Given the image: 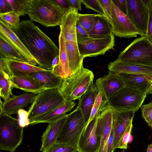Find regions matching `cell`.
I'll return each instance as SVG.
<instances>
[{"label": "cell", "mask_w": 152, "mask_h": 152, "mask_svg": "<svg viewBox=\"0 0 152 152\" xmlns=\"http://www.w3.org/2000/svg\"><path fill=\"white\" fill-rule=\"evenodd\" d=\"M113 3L124 14L127 13L126 0H112Z\"/></svg>", "instance_id": "cell-45"}, {"label": "cell", "mask_w": 152, "mask_h": 152, "mask_svg": "<svg viewBox=\"0 0 152 152\" xmlns=\"http://www.w3.org/2000/svg\"><path fill=\"white\" fill-rule=\"evenodd\" d=\"M72 8L77 10H82L81 0H69Z\"/></svg>", "instance_id": "cell-48"}, {"label": "cell", "mask_w": 152, "mask_h": 152, "mask_svg": "<svg viewBox=\"0 0 152 152\" xmlns=\"http://www.w3.org/2000/svg\"><path fill=\"white\" fill-rule=\"evenodd\" d=\"M132 128L133 124L132 122L122 136L117 147L116 149H127L128 144L131 143L133 140V137L131 134Z\"/></svg>", "instance_id": "cell-36"}, {"label": "cell", "mask_w": 152, "mask_h": 152, "mask_svg": "<svg viewBox=\"0 0 152 152\" xmlns=\"http://www.w3.org/2000/svg\"><path fill=\"white\" fill-rule=\"evenodd\" d=\"M113 113V110L109 107L97 118L96 132L100 141L98 152H107L108 139L112 127Z\"/></svg>", "instance_id": "cell-13"}, {"label": "cell", "mask_w": 152, "mask_h": 152, "mask_svg": "<svg viewBox=\"0 0 152 152\" xmlns=\"http://www.w3.org/2000/svg\"><path fill=\"white\" fill-rule=\"evenodd\" d=\"M98 90V92L95 98L89 119L85 127L92 121L97 118L102 111L109 107L107 100L102 92Z\"/></svg>", "instance_id": "cell-31"}, {"label": "cell", "mask_w": 152, "mask_h": 152, "mask_svg": "<svg viewBox=\"0 0 152 152\" xmlns=\"http://www.w3.org/2000/svg\"><path fill=\"white\" fill-rule=\"evenodd\" d=\"M72 152H80L78 150H76Z\"/></svg>", "instance_id": "cell-52"}, {"label": "cell", "mask_w": 152, "mask_h": 152, "mask_svg": "<svg viewBox=\"0 0 152 152\" xmlns=\"http://www.w3.org/2000/svg\"><path fill=\"white\" fill-rule=\"evenodd\" d=\"M24 128L18 119L6 113L0 107V149L13 152L22 142Z\"/></svg>", "instance_id": "cell-4"}, {"label": "cell", "mask_w": 152, "mask_h": 152, "mask_svg": "<svg viewBox=\"0 0 152 152\" xmlns=\"http://www.w3.org/2000/svg\"><path fill=\"white\" fill-rule=\"evenodd\" d=\"M98 14H78L77 22L89 34Z\"/></svg>", "instance_id": "cell-33"}, {"label": "cell", "mask_w": 152, "mask_h": 152, "mask_svg": "<svg viewBox=\"0 0 152 152\" xmlns=\"http://www.w3.org/2000/svg\"><path fill=\"white\" fill-rule=\"evenodd\" d=\"M77 42L80 55L84 58L104 55L108 50L113 48L115 40L114 35L112 33L104 37H90Z\"/></svg>", "instance_id": "cell-9"}, {"label": "cell", "mask_w": 152, "mask_h": 152, "mask_svg": "<svg viewBox=\"0 0 152 152\" xmlns=\"http://www.w3.org/2000/svg\"><path fill=\"white\" fill-rule=\"evenodd\" d=\"M98 92L95 83H93L88 90L78 99L77 107L80 109L83 115L86 125L89 119Z\"/></svg>", "instance_id": "cell-25"}, {"label": "cell", "mask_w": 152, "mask_h": 152, "mask_svg": "<svg viewBox=\"0 0 152 152\" xmlns=\"http://www.w3.org/2000/svg\"><path fill=\"white\" fill-rule=\"evenodd\" d=\"M19 124L20 126L24 128L30 125V120L28 111L21 109L17 113Z\"/></svg>", "instance_id": "cell-40"}, {"label": "cell", "mask_w": 152, "mask_h": 152, "mask_svg": "<svg viewBox=\"0 0 152 152\" xmlns=\"http://www.w3.org/2000/svg\"><path fill=\"white\" fill-rule=\"evenodd\" d=\"M93 72L82 65L75 74L63 79L59 91L66 101L78 99L93 83Z\"/></svg>", "instance_id": "cell-3"}, {"label": "cell", "mask_w": 152, "mask_h": 152, "mask_svg": "<svg viewBox=\"0 0 152 152\" xmlns=\"http://www.w3.org/2000/svg\"><path fill=\"white\" fill-rule=\"evenodd\" d=\"M59 88L45 90L39 93L28 110L30 120L45 114L66 102Z\"/></svg>", "instance_id": "cell-6"}, {"label": "cell", "mask_w": 152, "mask_h": 152, "mask_svg": "<svg viewBox=\"0 0 152 152\" xmlns=\"http://www.w3.org/2000/svg\"><path fill=\"white\" fill-rule=\"evenodd\" d=\"M147 152H152V144H151L148 146Z\"/></svg>", "instance_id": "cell-51"}, {"label": "cell", "mask_w": 152, "mask_h": 152, "mask_svg": "<svg viewBox=\"0 0 152 152\" xmlns=\"http://www.w3.org/2000/svg\"><path fill=\"white\" fill-rule=\"evenodd\" d=\"M54 1L65 12L72 8L69 0H54Z\"/></svg>", "instance_id": "cell-46"}, {"label": "cell", "mask_w": 152, "mask_h": 152, "mask_svg": "<svg viewBox=\"0 0 152 152\" xmlns=\"http://www.w3.org/2000/svg\"><path fill=\"white\" fill-rule=\"evenodd\" d=\"M147 7L149 9V18L146 36L152 42V0H150Z\"/></svg>", "instance_id": "cell-43"}, {"label": "cell", "mask_w": 152, "mask_h": 152, "mask_svg": "<svg viewBox=\"0 0 152 152\" xmlns=\"http://www.w3.org/2000/svg\"><path fill=\"white\" fill-rule=\"evenodd\" d=\"M11 77L8 73L0 71V96L4 101L7 100L13 95L12 91L13 87L10 80Z\"/></svg>", "instance_id": "cell-32"}, {"label": "cell", "mask_w": 152, "mask_h": 152, "mask_svg": "<svg viewBox=\"0 0 152 152\" xmlns=\"http://www.w3.org/2000/svg\"><path fill=\"white\" fill-rule=\"evenodd\" d=\"M59 61V56H56L53 60L52 62V70L55 68L58 65Z\"/></svg>", "instance_id": "cell-49"}, {"label": "cell", "mask_w": 152, "mask_h": 152, "mask_svg": "<svg viewBox=\"0 0 152 152\" xmlns=\"http://www.w3.org/2000/svg\"><path fill=\"white\" fill-rule=\"evenodd\" d=\"M66 46L69 66L73 74L83 65L84 58L80 55L77 42H66Z\"/></svg>", "instance_id": "cell-30"}, {"label": "cell", "mask_w": 152, "mask_h": 152, "mask_svg": "<svg viewBox=\"0 0 152 152\" xmlns=\"http://www.w3.org/2000/svg\"><path fill=\"white\" fill-rule=\"evenodd\" d=\"M112 33L120 38L137 37L140 34L126 15L123 13L112 1L111 15L109 19Z\"/></svg>", "instance_id": "cell-11"}, {"label": "cell", "mask_w": 152, "mask_h": 152, "mask_svg": "<svg viewBox=\"0 0 152 152\" xmlns=\"http://www.w3.org/2000/svg\"><path fill=\"white\" fill-rule=\"evenodd\" d=\"M78 11L72 8L66 12L59 25L60 32L64 37L65 41L77 42L76 36V26Z\"/></svg>", "instance_id": "cell-21"}, {"label": "cell", "mask_w": 152, "mask_h": 152, "mask_svg": "<svg viewBox=\"0 0 152 152\" xmlns=\"http://www.w3.org/2000/svg\"><path fill=\"white\" fill-rule=\"evenodd\" d=\"M0 33V34L4 37L26 58L29 64L35 66L38 65L37 60L14 32L11 27L1 19Z\"/></svg>", "instance_id": "cell-17"}, {"label": "cell", "mask_w": 152, "mask_h": 152, "mask_svg": "<svg viewBox=\"0 0 152 152\" xmlns=\"http://www.w3.org/2000/svg\"><path fill=\"white\" fill-rule=\"evenodd\" d=\"M25 77L34 80L45 89L59 88L63 80L51 70L32 72Z\"/></svg>", "instance_id": "cell-23"}, {"label": "cell", "mask_w": 152, "mask_h": 152, "mask_svg": "<svg viewBox=\"0 0 152 152\" xmlns=\"http://www.w3.org/2000/svg\"><path fill=\"white\" fill-rule=\"evenodd\" d=\"M109 71L152 75V66L124 62L118 58L108 64Z\"/></svg>", "instance_id": "cell-18"}, {"label": "cell", "mask_w": 152, "mask_h": 152, "mask_svg": "<svg viewBox=\"0 0 152 152\" xmlns=\"http://www.w3.org/2000/svg\"><path fill=\"white\" fill-rule=\"evenodd\" d=\"M95 84L108 99L115 94L125 87L122 78L117 73L109 71L108 73L96 80Z\"/></svg>", "instance_id": "cell-14"}, {"label": "cell", "mask_w": 152, "mask_h": 152, "mask_svg": "<svg viewBox=\"0 0 152 152\" xmlns=\"http://www.w3.org/2000/svg\"><path fill=\"white\" fill-rule=\"evenodd\" d=\"M0 19L10 26L12 28H17L20 23L19 15L14 11L0 14Z\"/></svg>", "instance_id": "cell-35"}, {"label": "cell", "mask_w": 152, "mask_h": 152, "mask_svg": "<svg viewBox=\"0 0 152 152\" xmlns=\"http://www.w3.org/2000/svg\"><path fill=\"white\" fill-rule=\"evenodd\" d=\"M75 102L73 101H66L65 103L54 110L44 115L30 121V125H33L41 123L52 122L66 113L70 112L75 106Z\"/></svg>", "instance_id": "cell-26"}, {"label": "cell", "mask_w": 152, "mask_h": 152, "mask_svg": "<svg viewBox=\"0 0 152 152\" xmlns=\"http://www.w3.org/2000/svg\"><path fill=\"white\" fill-rule=\"evenodd\" d=\"M0 55V58L29 63L26 58L1 34Z\"/></svg>", "instance_id": "cell-29"}, {"label": "cell", "mask_w": 152, "mask_h": 152, "mask_svg": "<svg viewBox=\"0 0 152 152\" xmlns=\"http://www.w3.org/2000/svg\"><path fill=\"white\" fill-rule=\"evenodd\" d=\"M86 126L83 115L77 107L68 114L56 142L69 145L78 150L79 140Z\"/></svg>", "instance_id": "cell-7"}, {"label": "cell", "mask_w": 152, "mask_h": 152, "mask_svg": "<svg viewBox=\"0 0 152 152\" xmlns=\"http://www.w3.org/2000/svg\"><path fill=\"white\" fill-rule=\"evenodd\" d=\"M114 129L112 126L108 142L107 152H114Z\"/></svg>", "instance_id": "cell-47"}, {"label": "cell", "mask_w": 152, "mask_h": 152, "mask_svg": "<svg viewBox=\"0 0 152 152\" xmlns=\"http://www.w3.org/2000/svg\"><path fill=\"white\" fill-rule=\"evenodd\" d=\"M81 1L82 3L84 5L86 8L94 10L99 14L106 16L104 10L99 0H81Z\"/></svg>", "instance_id": "cell-39"}, {"label": "cell", "mask_w": 152, "mask_h": 152, "mask_svg": "<svg viewBox=\"0 0 152 152\" xmlns=\"http://www.w3.org/2000/svg\"><path fill=\"white\" fill-rule=\"evenodd\" d=\"M76 150L69 145L56 142L42 152H72Z\"/></svg>", "instance_id": "cell-37"}, {"label": "cell", "mask_w": 152, "mask_h": 152, "mask_svg": "<svg viewBox=\"0 0 152 152\" xmlns=\"http://www.w3.org/2000/svg\"><path fill=\"white\" fill-rule=\"evenodd\" d=\"M68 115L65 114L56 120L48 124L42 137V145L40 151H44L56 142Z\"/></svg>", "instance_id": "cell-19"}, {"label": "cell", "mask_w": 152, "mask_h": 152, "mask_svg": "<svg viewBox=\"0 0 152 152\" xmlns=\"http://www.w3.org/2000/svg\"><path fill=\"white\" fill-rule=\"evenodd\" d=\"M112 33V26L109 20L106 16L99 14L89 34V37L93 38H101Z\"/></svg>", "instance_id": "cell-27"}, {"label": "cell", "mask_w": 152, "mask_h": 152, "mask_svg": "<svg viewBox=\"0 0 152 152\" xmlns=\"http://www.w3.org/2000/svg\"><path fill=\"white\" fill-rule=\"evenodd\" d=\"M76 36L77 42L84 41L90 37L89 34L77 22L76 26Z\"/></svg>", "instance_id": "cell-41"}, {"label": "cell", "mask_w": 152, "mask_h": 152, "mask_svg": "<svg viewBox=\"0 0 152 152\" xmlns=\"http://www.w3.org/2000/svg\"><path fill=\"white\" fill-rule=\"evenodd\" d=\"M11 4L13 11L19 16L27 14L29 0H7Z\"/></svg>", "instance_id": "cell-34"}, {"label": "cell", "mask_w": 152, "mask_h": 152, "mask_svg": "<svg viewBox=\"0 0 152 152\" xmlns=\"http://www.w3.org/2000/svg\"><path fill=\"white\" fill-rule=\"evenodd\" d=\"M65 13L54 0H29L27 15L46 27L59 26Z\"/></svg>", "instance_id": "cell-2"}, {"label": "cell", "mask_w": 152, "mask_h": 152, "mask_svg": "<svg viewBox=\"0 0 152 152\" xmlns=\"http://www.w3.org/2000/svg\"><path fill=\"white\" fill-rule=\"evenodd\" d=\"M142 116L148 125L152 128V102L141 106Z\"/></svg>", "instance_id": "cell-38"}, {"label": "cell", "mask_w": 152, "mask_h": 152, "mask_svg": "<svg viewBox=\"0 0 152 152\" xmlns=\"http://www.w3.org/2000/svg\"><path fill=\"white\" fill-rule=\"evenodd\" d=\"M105 14L109 20L111 15L112 0H99Z\"/></svg>", "instance_id": "cell-42"}, {"label": "cell", "mask_w": 152, "mask_h": 152, "mask_svg": "<svg viewBox=\"0 0 152 152\" xmlns=\"http://www.w3.org/2000/svg\"><path fill=\"white\" fill-rule=\"evenodd\" d=\"M124 80L125 87L146 94L152 83V75L129 73H117Z\"/></svg>", "instance_id": "cell-20"}, {"label": "cell", "mask_w": 152, "mask_h": 152, "mask_svg": "<svg viewBox=\"0 0 152 152\" xmlns=\"http://www.w3.org/2000/svg\"><path fill=\"white\" fill-rule=\"evenodd\" d=\"M124 149H123V151H121V152H126L125 151H124Z\"/></svg>", "instance_id": "cell-53"}, {"label": "cell", "mask_w": 152, "mask_h": 152, "mask_svg": "<svg viewBox=\"0 0 152 152\" xmlns=\"http://www.w3.org/2000/svg\"><path fill=\"white\" fill-rule=\"evenodd\" d=\"M4 59L7 72L11 76L24 77L32 72L47 70L27 63Z\"/></svg>", "instance_id": "cell-24"}, {"label": "cell", "mask_w": 152, "mask_h": 152, "mask_svg": "<svg viewBox=\"0 0 152 152\" xmlns=\"http://www.w3.org/2000/svg\"><path fill=\"white\" fill-rule=\"evenodd\" d=\"M152 94V83H151L150 87L148 88L147 92V95Z\"/></svg>", "instance_id": "cell-50"}, {"label": "cell", "mask_w": 152, "mask_h": 152, "mask_svg": "<svg viewBox=\"0 0 152 152\" xmlns=\"http://www.w3.org/2000/svg\"><path fill=\"white\" fill-rule=\"evenodd\" d=\"M13 11L12 6L7 0H0V14Z\"/></svg>", "instance_id": "cell-44"}, {"label": "cell", "mask_w": 152, "mask_h": 152, "mask_svg": "<svg viewBox=\"0 0 152 152\" xmlns=\"http://www.w3.org/2000/svg\"><path fill=\"white\" fill-rule=\"evenodd\" d=\"M97 118L84 128L78 144V150L80 152H98L100 141L96 132Z\"/></svg>", "instance_id": "cell-12"}, {"label": "cell", "mask_w": 152, "mask_h": 152, "mask_svg": "<svg viewBox=\"0 0 152 152\" xmlns=\"http://www.w3.org/2000/svg\"><path fill=\"white\" fill-rule=\"evenodd\" d=\"M136 111L113 110L112 126L114 129V151L128 127L132 122Z\"/></svg>", "instance_id": "cell-15"}, {"label": "cell", "mask_w": 152, "mask_h": 152, "mask_svg": "<svg viewBox=\"0 0 152 152\" xmlns=\"http://www.w3.org/2000/svg\"><path fill=\"white\" fill-rule=\"evenodd\" d=\"M59 61L58 65L51 70L53 72L62 79L73 74L69 65L66 41L63 34L60 32L58 37Z\"/></svg>", "instance_id": "cell-22"}, {"label": "cell", "mask_w": 152, "mask_h": 152, "mask_svg": "<svg viewBox=\"0 0 152 152\" xmlns=\"http://www.w3.org/2000/svg\"><path fill=\"white\" fill-rule=\"evenodd\" d=\"M38 94L24 92L19 95L13 94L9 99L3 102L1 100L0 107L9 115L17 113L20 109L32 103Z\"/></svg>", "instance_id": "cell-16"}, {"label": "cell", "mask_w": 152, "mask_h": 152, "mask_svg": "<svg viewBox=\"0 0 152 152\" xmlns=\"http://www.w3.org/2000/svg\"><path fill=\"white\" fill-rule=\"evenodd\" d=\"M147 95L140 91L125 87L108 100L109 106L113 110L137 111Z\"/></svg>", "instance_id": "cell-8"}, {"label": "cell", "mask_w": 152, "mask_h": 152, "mask_svg": "<svg viewBox=\"0 0 152 152\" xmlns=\"http://www.w3.org/2000/svg\"><path fill=\"white\" fill-rule=\"evenodd\" d=\"M126 63L152 66V42L146 36L135 39L118 56Z\"/></svg>", "instance_id": "cell-5"}, {"label": "cell", "mask_w": 152, "mask_h": 152, "mask_svg": "<svg viewBox=\"0 0 152 152\" xmlns=\"http://www.w3.org/2000/svg\"><path fill=\"white\" fill-rule=\"evenodd\" d=\"M126 16L140 34L146 36L149 18L148 7L142 0H126Z\"/></svg>", "instance_id": "cell-10"}, {"label": "cell", "mask_w": 152, "mask_h": 152, "mask_svg": "<svg viewBox=\"0 0 152 152\" xmlns=\"http://www.w3.org/2000/svg\"><path fill=\"white\" fill-rule=\"evenodd\" d=\"M10 80L13 88H18L25 92L39 93L45 90L35 80L27 77L11 76Z\"/></svg>", "instance_id": "cell-28"}, {"label": "cell", "mask_w": 152, "mask_h": 152, "mask_svg": "<svg viewBox=\"0 0 152 152\" xmlns=\"http://www.w3.org/2000/svg\"><path fill=\"white\" fill-rule=\"evenodd\" d=\"M12 28L37 60L38 66L52 70V61L59 54V48L54 42L30 20L22 21L17 28Z\"/></svg>", "instance_id": "cell-1"}]
</instances>
